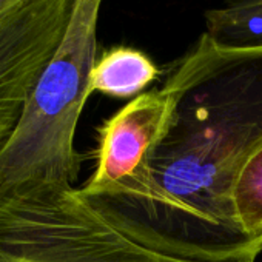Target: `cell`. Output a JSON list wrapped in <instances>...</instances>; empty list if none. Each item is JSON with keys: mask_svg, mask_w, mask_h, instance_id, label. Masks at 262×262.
I'll return each instance as SVG.
<instances>
[{"mask_svg": "<svg viewBox=\"0 0 262 262\" xmlns=\"http://www.w3.org/2000/svg\"><path fill=\"white\" fill-rule=\"evenodd\" d=\"M205 27L224 45H262V0H227L205 13Z\"/></svg>", "mask_w": 262, "mask_h": 262, "instance_id": "obj_7", "label": "cell"}, {"mask_svg": "<svg viewBox=\"0 0 262 262\" xmlns=\"http://www.w3.org/2000/svg\"><path fill=\"white\" fill-rule=\"evenodd\" d=\"M173 111V99L164 88L145 91L126 102L99 126L96 167L79 188L133 239H138L168 204L151 162L171 125Z\"/></svg>", "mask_w": 262, "mask_h": 262, "instance_id": "obj_4", "label": "cell"}, {"mask_svg": "<svg viewBox=\"0 0 262 262\" xmlns=\"http://www.w3.org/2000/svg\"><path fill=\"white\" fill-rule=\"evenodd\" d=\"M0 262H199L142 245L76 187L0 191Z\"/></svg>", "mask_w": 262, "mask_h": 262, "instance_id": "obj_3", "label": "cell"}, {"mask_svg": "<svg viewBox=\"0 0 262 262\" xmlns=\"http://www.w3.org/2000/svg\"><path fill=\"white\" fill-rule=\"evenodd\" d=\"M173 120L153 156L168 198L135 241L199 262H256L262 244L239 228L231 190L262 145V45H224L204 33L168 70Z\"/></svg>", "mask_w": 262, "mask_h": 262, "instance_id": "obj_1", "label": "cell"}, {"mask_svg": "<svg viewBox=\"0 0 262 262\" xmlns=\"http://www.w3.org/2000/svg\"><path fill=\"white\" fill-rule=\"evenodd\" d=\"M103 0H76L67 31L0 150V191L74 187L83 156L74 141L97 53Z\"/></svg>", "mask_w": 262, "mask_h": 262, "instance_id": "obj_2", "label": "cell"}, {"mask_svg": "<svg viewBox=\"0 0 262 262\" xmlns=\"http://www.w3.org/2000/svg\"><path fill=\"white\" fill-rule=\"evenodd\" d=\"M76 0H10L0 7V150L56 53Z\"/></svg>", "mask_w": 262, "mask_h": 262, "instance_id": "obj_5", "label": "cell"}, {"mask_svg": "<svg viewBox=\"0 0 262 262\" xmlns=\"http://www.w3.org/2000/svg\"><path fill=\"white\" fill-rule=\"evenodd\" d=\"M8 2H10V0H0V7L5 5V4H8Z\"/></svg>", "mask_w": 262, "mask_h": 262, "instance_id": "obj_9", "label": "cell"}, {"mask_svg": "<svg viewBox=\"0 0 262 262\" xmlns=\"http://www.w3.org/2000/svg\"><path fill=\"white\" fill-rule=\"evenodd\" d=\"M161 74L162 70L144 51L116 45L99 54L91 71L90 90L114 99H135Z\"/></svg>", "mask_w": 262, "mask_h": 262, "instance_id": "obj_6", "label": "cell"}, {"mask_svg": "<svg viewBox=\"0 0 262 262\" xmlns=\"http://www.w3.org/2000/svg\"><path fill=\"white\" fill-rule=\"evenodd\" d=\"M231 207L242 233L262 244V145L242 165L231 190Z\"/></svg>", "mask_w": 262, "mask_h": 262, "instance_id": "obj_8", "label": "cell"}]
</instances>
